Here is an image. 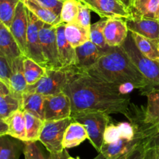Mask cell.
<instances>
[{
	"mask_svg": "<svg viewBox=\"0 0 159 159\" xmlns=\"http://www.w3.org/2000/svg\"><path fill=\"white\" fill-rule=\"evenodd\" d=\"M71 99V113L80 111H102L120 113L128 118L130 99L120 93L119 85L108 83L78 68L64 89Z\"/></svg>",
	"mask_w": 159,
	"mask_h": 159,
	"instance_id": "6da1fadb",
	"label": "cell"
},
{
	"mask_svg": "<svg viewBox=\"0 0 159 159\" xmlns=\"http://www.w3.org/2000/svg\"><path fill=\"white\" fill-rule=\"evenodd\" d=\"M85 71L108 83H132L137 89L141 90V95L148 89L147 80L122 46L111 47L91 68Z\"/></svg>",
	"mask_w": 159,
	"mask_h": 159,
	"instance_id": "7a4b0ae2",
	"label": "cell"
},
{
	"mask_svg": "<svg viewBox=\"0 0 159 159\" xmlns=\"http://www.w3.org/2000/svg\"><path fill=\"white\" fill-rule=\"evenodd\" d=\"M71 117L85 126L90 143L99 153L103 144L106 128L110 123V114L106 112L88 110L71 113Z\"/></svg>",
	"mask_w": 159,
	"mask_h": 159,
	"instance_id": "3957f363",
	"label": "cell"
},
{
	"mask_svg": "<svg viewBox=\"0 0 159 159\" xmlns=\"http://www.w3.org/2000/svg\"><path fill=\"white\" fill-rule=\"evenodd\" d=\"M127 54L134 63L148 83V89L143 95L152 89H159V63L144 56L137 47L131 34L128 36L122 45Z\"/></svg>",
	"mask_w": 159,
	"mask_h": 159,
	"instance_id": "277c9868",
	"label": "cell"
},
{
	"mask_svg": "<svg viewBox=\"0 0 159 159\" xmlns=\"http://www.w3.org/2000/svg\"><path fill=\"white\" fill-rule=\"evenodd\" d=\"M77 69L76 66L59 69L47 68L46 73L41 79L34 85H28L25 92L40 93L43 96L61 93Z\"/></svg>",
	"mask_w": 159,
	"mask_h": 159,
	"instance_id": "5b68a950",
	"label": "cell"
},
{
	"mask_svg": "<svg viewBox=\"0 0 159 159\" xmlns=\"http://www.w3.org/2000/svg\"><path fill=\"white\" fill-rule=\"evenodd\" d=\"M144 96L148 99L147 107L134 126L145 140L159 133V89L151 90Z\"/></svg>",
	"mask_w": 159,
	"mask_h": 159,
	"instance_id": "8992f818",
	"label": "cell"
},
{
	"mask_svg": "<svg viewBox=\"0 0 159 159\" xmlns=\"http://www.w3.org/2000/svg\"><path fill=\"white\" fill-rule=\"evenodd\" d=\"M72 120L70 116L58 120L44 121L39 141L43 144L49 153L59 154L65 150L62 145L64 135Z\"/></svg>",
	"mask_w": 159,
	"mask_h": 159,
	"instance_id": "52a82bcc",
	"label": "cell"
},
{
	"mask_svg": "<svg viewBox=\"0 0 159 159\" xmlns=\"http://www.w3.org/2000/svg\"><path fill=\"white\" fill-rule=\"evenodd\" d=\"M56 26L44 23L40 31L42 53L46 61L47 68L50 69L62 68L57 48Z\"/></svg>",
	"mask_w": 159,
	"mask_h": 159,
	"instance_id": "ba28073f",
	"label": "cell"
},
{
	"mask_svg": "<svg viewBox=\"0 0 159 159\" xmlns=\"http://www.w3.org/2000/svg\"><path fill=\"white\" fill-rule=\"evenodd\" d=\"M27 54L26 57H30L36 62L47 68V63L43 55L40 45V31L44 23L37 18L31 11L27 9Z\"/></svg>",
	"mask_w": 159,
	"mask_h": 159,
	"instance_id": "9c48e42d",
	"label": "cell"
},
{
	"mask_svg": "<svg viewBox=\"0 0 159 159\" xmlns=\"http://www.w3.org/2000/svg\"><path fill=\"white\" fill-rule=\"evenodd\" d=\"M71 102L68 95L64 92L54 95L44 96L43 117L44 121L58 120L70 117Z\"/></svg>",
	"mask_w": 159,
	"mask_h": 159,
	"instance_id": "30bf717a",
	"label": "cell"
},
{
	"mask_svg": "<svg viewBox=\"0 0 159 159\" xmlns=\"http://www.w3.org/2000/svg\"><path fill=\"white\" fill-rule=\"evenodd\" d=\"M101 18L128 19L132 16L130 9L120 0H81Z\"/></svg>",
	"mask_w": 159,
	"mask_h": 159,
	"instance_id": "8fae6325",
	"label": "cell"
},
{
	"mask_svg": "<svg viewBox=\"0 0 159 159\" xmlns=\"http://www.w3.org/2000/svg\"><path fill=\"white\" fill-rule=\"evenodd\" d=\"M27 8L20 0L9 30L18 43L20 51L25 56L27 54Z\"/></svg>",
	"mask_w": 159,
	"mask_h": 159,
	"instance_id": "7c38bea8",
	"label": "cell"
},
{
	"mask_svg": "<svg viewBox=\"0 0 159 159\" xmlns=\"http://www.w3.org/2000/svg\"><path fill=\"white\" fill-rule=\"evenodd\" d=\"M104 37L110 47L121 46L129 34L125 19L109 18L104 27Z\"/></svg>",
	"mask_w": 159,
	"mask_h": 159,
	"instance_id": "4fadbf2b",
	"label": "cell"
},
{
	"mask_svg": "<svg viewBox=\"0 0 159 159\" xmlns=\"http://www.w3.org/2000/svg\"><path fill=\"white\" fill-rule=\"evenodd\" d=\"M137 133L138 135L133 140L120 138L117 141L111 144H103L100 153H102L107 159H117L121 155L129 153L135 148L139 146L144 141L143 135L138 130H137Z\"/></svg>",
	"mask_w": 159,
	"mask_h": 159,
	"instance_id": "5bb4252c",
	"label": "cell"
},
{
	"mask_svg": "<svg viewBox=\"0 0 159 159\" xmlns=\"http://www.w3.org/2000/svg\"><path fill=\"white\" fill-rule=\"evenodd\" d=\"M130 32L150 39H159V20L134 16L125 19Z\"/></svg>",
	"mask_w": 159,
	"mask_h": 159,
	"instance_id": "9a60e30c",
	"label": "cell"
},
{
	"mask_svg": "<svg viewBox=\"0 0 159 159\" xmlns=\"http://www.w3.org/2000/svg\"><path fill=\"white\" fill-rule=\"evenodd\" d=\"M65 29V23H60L56 26L57 48L62 68H70L77 65V55L75 48L66 39Z\"/></svg>",
	"mask_w": 159,
	"mask_h": 159,
	"instance_id": "2e32d148",
	"label": "cell"
},
{
	"mask_svg": "<svg viewBox=\"0 0 159 159\" xmlns=\"http://www.w3.org/2000/svg\"><path fill=\"white\" fill-rule=\"evenodd\" d=\"M75 51L77 55L76 67L83 71L91 68L104 53L91 40L76 48Z\"/></svg>",
	"mask_w": 159,
	"mask_h": 159,
	"instance_id": "e0dca14e",
	"label": "cell"
},
{
	"mask_svg": "<svg viewBox=\"0 0 159 159\" xmlns=\"http://www.w3.org/2000/svg\"><path fill=\"white\" fill-rule=\"evenodd\" d=\"M25 55H20L16 57L12 62V75L10 78V93L12 96L17 99H22V95L27 89V82L24 75V68H23V60Z\"/></svg>",
	"mask_w": 159,
	"mask_h": 159,
	"instance_id": "ac0fdd59",
	"label": "cell"
},
{
	"mask_svg": "<svg viewBox=\"0 0 159 159\" xmlns=\"http://www.w3.org/2000/svg\"><path fill=\"white\" fill-rule=\"evenodd\" d=\"M0 54L6 57L10 65L16 57L23 55L10 30L2 23H0Z\"/></svg>",
	"mask_w": 159,
	"mask_h": 159,
	"instance_id": "d6986e66",
	"label": "cell"
},
{
	"mask_svg": "<svg viewBox=\"0 0 159 159\" xmlns=\"http://www.w3.org/2000/svg\"><path fill=\"white\" fill-rule=\"evenodd\" d=\"M86 139H89V135L85 126L77 121L72 120L65 130L62 145L64 149L73 148Z\"/></svg>",
	"mask_w": 159,
	"mask_h": 159,
	"instance_id": "ffe728a7",
	"label": "cell"
},
{
	"mask_svg": "<svg viewBox=\"0 0 159 159\" xmlns=\"http://www.w3.org/2000/svg\"><path fill=\"white\" fill-rule=\"evenodd\" d=\"M2 120L9 127V136L23 142L26 141V117L23 110L20 109Z\"/></svg>",
	"mask_w": 159,
	"mask_h": 159,
	"instance_id": "44dd1931",
	"label": "cell"
},
{
	"mask_svg": "<svg viewBox=\"0 0 159 159\" xmlns=\"http://www.w3.org/2000/svg\"><path fill=\"white\" fill-rule=\"evenodd\" d=\"M20 109H21V99L12 96L9 89L0 82V119H6Z\"/></svg>",
	"mask_w": 159,
	"mask_h": 159,
	"instance_id": "7402d4cb",
	"label": "cell"
},
{
	"mask_svg": "<svg viewBox=\"0 0 159 159\" xmlns=\"http://www.w3.org/2000/svg\"><path fill=\"white\" fill-rule=\"evenodd\" d=\"M43 100L44 96L40 93L25 92L22 95L21 110L32 113L44 120L43 117Z\"/></svg>",
	"mask_w": 159,
	"mask_h": 159,
	"instance_id": "603a6c76",
	"label": "cell"
},
{
	"mask_svg": "<svg viewBox=\"0 0 159 159\" xmlns=\"http://www.w3.org/2000/svg\"><path fill=\"white\" fill-rule=\"evenodd\" d=\"M24 142L9 135L0 136V159H20Z\"/></svg>",
	"mask_w": 159,
	"mask_h": 159,
	"instance_id": "cb8c5ba5",
	"label": "cell"
},
{
	"mask_svg": "<svg viewBox=\"0 0 159 159\" xmlns=\"http://www.w3.org/2000/svg\"><path fill=\"white\" fill-rule=\"evenodd\" d=\"M65 34L68 41L75 48L90 40V29L84 27L77 23H66Z\"/></svg>",
	"mask_w": 159,
	"mask_h": 159,
	"instance_id": "d4e9b609",
	"label": "cell"
},
{
	"mask_svg": "<svg viewBox=\"0 0 159 159\" xmlns=\"http://www.w3.org/2000/svg\"><path fill=\"white\" fill-rule=\"evenodd\" d=\"M132 37L139 51L148 58L159 63V39H150L132 33Z\"/></svg>",
	"mask_w": 159,
	"mask_h": 159,
	"instance_id": "484cf974",
	"label": "cell"
},
{
	"mask_svg": "<svg viewBox=\"0 0 159 159\" xmlns=\"http://www.w3.org/2000/svg\"><path fill=\"white\" fill-rule=\"evenodd\" d=\"M22 1L28 9L43 23L53 26H57L61 23V17L59 16L56 15L51 10L47 9L37 0H22Z\"/></svg>",
	"mask_w": 159,
	"mask_h": 159,
	"instance_id": "4316f807",
	"label": "cell"
},
{
	"mask_svg": "<svg viewBox=\"0 0 159 159\" xmlns=\"http://www.w3.org/2000/svg\"><path fill=\"white\" fill-rule=\"evenodd\" d=\"M158 6L159 0H133L130 9L134 16L155 19Z\"/></svg>",
	"mask_w": 159,
	"mask_h": 159,
	"instance_id": "83f0119b",
	"label": "cell"
},
{
	"mask_svg": "<svg viewBox=\"0 0 159 159\" xmlns=\"http://www.w3.org/2000/svg\"><path fill=\"white\" fill-rule=\"evenodd\" d=\"M24 75L28 85L37 83L46 73V68H43L33 59L25 56L23 60Z\"/></svg>",
	"mask_w": 159,
	"mask_h": 159,
	"instance_id": "f1b7e54d",
	"label": "cell"
},
{
	"mask_svg": "<svg viewBox=\"0 0 159 159\" xmlns=\"http://www.w3.org/2000/svg\"><path fill=\"white\" fill-rule=\"evenodd\" d=\"M26 117V141L37 142L39 141L44 120L32 113L24 112Z\"/></svg>",
	"mask_w": 159,
	"mask_h": 159,
	"instance_id": "f546056e",
	"label": "cell"
},
{
	"mask_svg": "<svg viewBox=\"0 0 159 159\" xmlns=\"http://www.w3.org/2000/svg\"><path fill=\"white\" fill-rule=\"evenodd\" d=\"M107 20V18H102V20L93 23L90 26V40L103 52L109 51L111 48V47L107 44L104 37L103 30Z\"/></svg>",
	"mask_w": 159,
	"mask_h": 159,
	"instance_id": "4dcf8cb0",
	"label": "cell"
},
{
	"mask_svg": "<svg viewBox=\"0 0 159 159\" xmlns=\"http://www.w3.org/2000/svg\"><path fill=\"white\" fill-rule=\"evenodd\" d=\"M20 0H0V21L10 29Z\"/></svg>",
	"mask_w": 159,
	"mask_h": 159,
	"instance_id": "1f68e13d",
	"label": "cell"
},
{
	"mask_svg": "<svg viewBox=\"0 0 159 159\" xmlns=\"http://www.w3.org/2000/svg\"><path fill=\"white\" fill-rule=\"evenodd\" d=\"M79 12V0H65L61 12V23H76Z\"/></svg>",
	"mask_w": 159,
	"mask_h": 159,
	"instance_id": "d6a6232c",
	"label": "cell"
},
{
	"mask_svg": "<svg viewBox=\"0 0 159 159\" xmlns=\"http://www.w3.org/2000/svg\"><path fill=\"white\" fill-rule=\"evenodd\" d=\"M141 147L145 159H159V133L144 140Z\"/></svg>",
	"mask_w": 159,
	"mask_h": 159,
	"instance_id": "836d02e7",
	"label": "cell"
},
{
	"mask_svg": "<svg viewBox=\"0 0 159 159\" xmlns=\"http://www.w3.org/2000/svg\"><path fill=\"white\" fill-rule=\"evenodd\" d=\"M23 153L25 159H50L49 155H45L37 142L25 141Z\"/></svg>",
	"mask_w": 159,
	"mask_h": 159,
	"instance_id": "e575fe53",
	"label": "cell"
},
{
	"mask_svg": "<svg viewBox=\"0 0 159 159\" xmlns=\"http://www.w3.org/2000/svg\"><path fill=\"white\" fill-rule=\"evenodd\" d=\"M91 9L81 0H79V12L76 23L85 28L90 29L91 26Z\"/></svg>",
	"mask_w": 159,
	"mask_h": 159,
	"instance_id": "d590c367",
	"label": "cell"
},
{
	"mask_svg": "<svg viewBox=\"0 0 159 159\" xmlns=\"http://www.w3.org/2000/svg\"><path fill=\"white\" fill-rule=\"evenodd\" d=\"M11 75H12L11 65H9L6 57L0 54V82L4 83L9 89L10 87Z\"/></svg>",
	"mask_w": 159,
	"mask_h": 159,
	"instance_id": "8d00e7d4",
	"label": "cell"
},
{
	"mask_svg": "<svg viewBox=\"0 0 159 159\" xmlns=\"http://www.w3.org/2000/svg\"><path fill=\"white\" fill-rule=\"evenodd\" d=\"M121 138L120 130L118 125L109 124L104 133L103 144H111L116 142Z\"/></svg>",
	"mask_w": 159,
	"mask_h": 159,
	"instance_id": "74e56055",
	"label": "cell"
},
{
	"mask_svg": "<svg viewBox=\"0 0 159 159\" xmlns=\"http://www.w3.org/2000/svg\"><path fill=\"white\" fill-rule=\"evenodd\" d=\"M121 134V138L127 140H133L138 135L134 126L131 123L122 122L117 124Z\"/></svg>",
	"mask_w": 159,
	"mask_h": 159,
	"instance_id": "f35d334b",
	"label": "cell"
},
{
	"mask_svg": "<svg viewBox=\"0 0 159 159\" xmlns=\"http://www.w3.org/2000/svg\"><path fill=\"white\" fill-rule=\"evenodd\" d=\"M37 1L47 9L61 17V12L65 0H37Z\"/></svg>",
	"mask_w": 159,
	"mask_h": 159,
	"instance_id": "ab89813d",
	"label": "cell"
},
{
	"mask_svg": "<svg viewBox=\"0 0 159 159\" xmlns=\"http://www.w3.org/2000/svg\"><path fill=\"white\" fill-rule=\"evenodd\" d=\"M127 159H145L144 158L142 148L141 147V144L137 148H135L134 150H132L129 153Z\"/></svg>",
	"mask_w": 159,
	"mask_h": 159,
	"instance_id": "60d3db41",
	"label": "cell"
},
{
	"mask_svg": "<svg viewBox=\"0 0 159 159\" xmlns=\"http://www.w3.org/2000/svg\"><path fill=\"white\" fill-rule=\"evenodd\" d=\"M136 89L135 85H133L132 83H129V82L119 85L120 93L122 95H125V96H127L128 93H131V92L133 91L134 89Z\"/></svg>",
	"mask_w": 159,
	"mask_h": 159,
	"instance_id": "b9f144b4",
	"label": "cell"
},
{
	"mask_svg": "<svg viewBox=\"0 0 159 159\" xmlns=\"http://www.w3.org/2000/svg\"><path fill=\"white\" fill-rule=\"evenodd\" d=\"M8 132H9L8 125L4 120L0 119V136L8 135Z\"/></svg>",
	"mask_w": 159,
	"mask_h": 159,
	"instance_id": "7bdbcfd3",
	"label": "cell"
},
{
	"mask_svg": "<svg viewBox=\"0 0 159 159\" xmlns=\"http://www.w3.org/2000/svg\"><path fill=\"white\" fill-rule=\"evenodd\" d=\"M120 1L122 2L126 6H127L129 9H130V0H120ZM130 10H131V9H130Z\"/></svg>",
	"mask_w": 159,
	"mask_h": 159,
	"instance_id": "ee69618b",
	"label": "cell"
},
{
	"mask_svg": "<svg viewBox=\"0 0 159 159\" xmlns=\"http://www.w3.org/2000/svg\"><path fill=\"white\" fill-rule=\"evenodd\" d=\"M93 159H107V158H106V157L104 156L102 153H100V152H99V155H98L96 158H94Z\"/></svg>",
	"mask_w": 159,
	"mask_h": 159,
	"instance_id": "f6af8a7d",
	"label": "cell"
},
{
	"mask_svg": "<svg viewBox=\"0 0 159 159\" xmlns=\"http://www.w3.org/2000/svg\"><path fill=\"white\" fill-rule=\"evenodd\" d=\"M130 152H129V153H130ZM129 153H127V154H125V155H121V156L119 157V158H118L117 159H127V158H128Z\"/></svg>",
	"mask_w": 159,
	"mask_h": 159,
	"instance_id": "bcb514c9",
	"label": "cell"
},
{
	"mask_svg": "<svg viewBox=\"0 0 159 159\" xmlns=\"http://www.w3.org/2000/svg\"><path fill=\"white\" fill-rule=\"evenodd\" d=\"M155 20H159V6H158V10H157L156 12V14H155Z\"/></svg>",
	"mask_w": 159,
	"mask_h": 159,
	"instance_id": "7dc6e473",
	"label": "cell"
},
{
	"mask_svg": "<svg viewBox=\"0 0 159 159\" xmlns=\"http://www.w3.org/2000/svg\"><path fill=\"white\" fill-rule=\"evenodd\" d=\"M67 159H80V158H72V157H71V156H70V155H69V156L68 157V158H67Z\"/></svg>",
	"mask_w": 159,
	"mask_h": 159,
	"instance_id": "c3c4849f",
	"label": "cell"
},
{
	"mask_svg": "<svg viewBox=\"0 0 159 159\" xmlns=\"http://www.w3.org/2000/svg\"><path fill=\"white\" fill-rule=\"evenodd\" d=\"M132 2H133V0H130V7H131V4H132Z\"/></svg>",
	"mask_w": 159,
	"mask_h": 159,
	"instance_id": "681fc988",
	"label": "cell"
}]
</instances>
